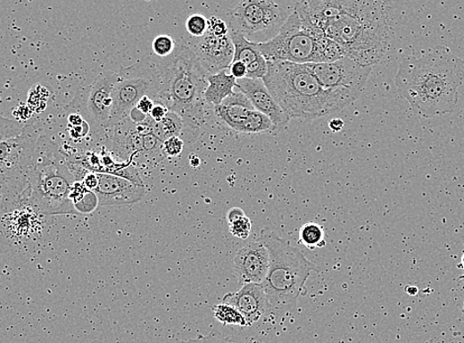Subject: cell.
Returning a JSON list of instances; mask_svg holds the SVG:
<instances>
[{
    "instance_id": "cell-1",
    "label": "cell",
    "mask_w": 464,
    "mask_h": 343,
    "mask_svg": "<svg viewBox=\"0 0 464 343\" xmlns=\"http://www.w3.org/2000/svg\"><path fill=\"white\" fill-rule=\"evenodd\" d=\"M386 5L369 0H302L294 12L306 26L337 43L345 57L373 67L384 58L391 38Z\"/></svg>"
},
{
    "instance_id": "cell-2",
    "label": "cell",
    "mask_w": 464,
    "mask_h": 343,
    "mask_svg": "<svg viewBox=\"0 0 464 343\" xmlns=\"http://www.w3.org/2000/svg\"><path fill=\"white\" fill-rule=\"evenodd\" d=\"M464 80V61L438 46L399 64L395 86L416 113L433 117L452 113Z\"/></svg>"
},
{
    "instance_id": "cell-3",
    "label": "cell",
    "mask_w": 464,
    "mask_h": 343,
    "mask_svg": "<svg viewBox=\"0 0 464 343\" xmlns=\"http://www.w3.org/2000/svg\"><path fill=\"white\" fill-rule=\"evenodd\" d=\"M263 81L290 119L314 120L337 113L359 98L348 89L324 88L306 64L268 62Z\"/></svg>"
},
{
    "instance_id": "cell-4",
    "label": "cell",
    "mask_w": 464,
    "mask_h": 343,
    "mask_svg": "<svg viewBox=\"0 0 464 343\" xmlns=\"http://www.w3.org/2000/svg\"><path fill=\"white\" fill-rule=\"evenodd\" d=\"M161 88L155 104H161L183 119L180 138L185 145L197 141L205 113L203 94L209 73L203 69L187 45L178 44L170 57L160 63Z\"/></svg>"
},
{
    "instance_id": "cell-5",
    "label": "cell",
    "mask_w": 464,
    "mask_h": 343,
    "mask_svg": "<svg viewBox=\"0 0 464 343\" xmlns=\"http://www.w3.org/2000/svg\"><path fill=\"white\" fill-rule=\"evenodd\" d=\"M74 182L77 180L70 169V155L49 138L40 136L24 196L26 205L39 215L78 214L70 200Z\"/></svg>"
},
{
    "instance_id": "cell-6",
    "label": "cell",
    "mask_w": 464,
    "mask_h": 343,
    "mask_svg": "<svg viewBox=\"0 0 464 343\" xmlns=\"http://www.w3.org/2000/svg\"><path fill=\"white\" fill-rule=\"evenodd\" d=\"M270 255V265L264 283L270 311L283 312L295 307L305 292V283L314 271V264L302 250L274 231L262 230L257 238Z\"/></svg>"
},
{
    "instance_id": "cell-7",
    "label": "cell",
    "mask_w": 464,
    "mask_h": 343,
    "mask_svg": "<svg viewBox=\"0 0 464 343\" xmlns=\"http://www.w3.org/2000/svg\"><path fill=\"white\" fill-rule=\"evenodd\" d=\"M256 45L267 62L325 63L345 57L337 43L322 31L304 25L294 11L274 38Z\"/></svg>"
},
{
    "instance_id": "cell-8",
    "label": "cell",
    "mask_w": 464,
    "mask_h": 343,
    "mask_svg": "<svg viewBox=\"0 0 464 343\" xmlns=\"http://www.w3.org/2000/svg\"><path fill=\"white\" fill-rule=\"evenodd\" d=\"M295 3L244 0L228 16L229 30L243 34L253 43L256 38L262 39V43L271 40L289 20Z\"/></svg>"
},
{
    "instance_id": "cell-9",
    "label": "cell",
    "mask_w": 464,
    "mask_h": 343,
    "mask_svg": "<svg viewBox=\"0 0 464 343\" xmlns=\"http://www.w3.org/2000/svg\"><path fill=\"white\" fill-rule=\"evenodd\" d=\"M118 81L113 91V108L108 129L128 118L137 102L145 96L156 100L161 88L159 63L148 57L131 67L118 71Z\"/></svg>"
},
{
    "instance_id": "cell-10",
    "label": "cell",
    "mask_w": 464,
    "mask_h": 343,
    "mask_svg": "<svg viewBox=\"0 0 464 343\" xmlns=\"http://www.w3.org/2000/svg\"><path fill=\"white\" fill-rule=\"evenodd\" d=\"M215 114L222 124L244 134H261L275 131L270 119L258 113L252 102L239 90L228 96L219 106Z\"/></svg>"
},
{
    "instance_id": "cell-11",
    "label": "cell",
    "mask_w": 464,
    "mask_h": 343,
    "mask_svg": "<svg viewBox=\"0 0 464 343\" xmlns=\"http://www.w3.org/2000/svg\"><path fill=\"white\" fill-rule=\"evenodd\" d=\"M324 88L348 89L361 94L373 67L348 57L325 63H305Z\"/></svg>"
},
{
    "instance_id": "cell-12",
    "label": "cell",
    "mask_w": 464,
    "mask_h": 343,
    "mask_svg": "<svg viewBox=\"0 0 464 343\" xmlns=\"http://www.w3.org/2000/svg\"><path fill=\"white\" fill-rule=\"evenodd\" d=\"M270 265V255L259 240L241 247L236 255L235 274L239 284H263Z\"/></svg>"
},
{
    "instance_id": "cell-13",
    "label": "cell",
    "mask_w": 464,
    "mask_h": 343,
    "mask_svg": "<svg viewBox=\"0 0 464 343\" xmlns=\"http://www.w3.org/2000/svg\"><path fill=\"white\" fill-rule=\"evenodd\" d=\"M118 71H107L87 88V110L93 122L107 129L113 108V91L118 81Z\"/></svg>"
},
{
    "instance_id": "cell-14",
    "label": "cell",
    "mask_w": 464,
    "mask_h": 343,
    "mask_svg": "<svg viewBox=\"0 0 464 343\" xmlns=\"http://www.w3.org/2000/svg\"><path fill=\"white\" fill-rule=\"evenodd\" d=\"M98 188L95 190L100 206L129 205L146 196L145 185H139L120 176L97 173Z\"/></svg>"
},
{
    "instance_id": "cell-15",
    "label": "cell",
    "mask_w": 464,
    "mask_h": 343,
    "mask_svg": "<svg viewBox=\"0 0 464 343\" xmlns=\"http://www.w3.org/2000/svg\"><path fill=\"white\" fill-rule=\"evenodd\" d=\"M191 49L209 74L228 70L235 58V46L229 35L219 38L207 33Z\"/></svg>"
},
{
    "instance_id": "cell-16",
    "label": "cell",
    "mask_w": 464,
    "mask_h": 343,
    "mask_svg": "<svg viewBox=\"0 0 464 343\" xmlns=\"http://www.w3.org/2000/svg\"><path fill=\"white\" fill-rule=\"evenodd\" d=\"M237 90L252 102L253 106L258 113H262L272 122L275 131H280L290 123V117L270 94L263 79H253L245 78L236 80Z\"/></svg>"
},
{
    "instance_id": "cell-17",
    "label": "cell",
    "mask_w": 464,
    "mask_h": 343,
    "mask_svg": "<svg viewBox=\"0 0 464 343\" xmlns=\"http://www.w3.org/2000/svg\"><path fill=\"white\" fill-rule=\"evenodd\" d=\"M222 303L234 305L247 322V326L252 327L265 314L270 311V305L262 284H246L241 287L237 292H230L222 298Z\"/></svg>"
},
{
    "instance_id": "cell-18",
    "label": "cell",
    "mask_w": 464,
    "mask_h": 343,
    "mask_svg": "<svg viewBox=\"0 0 464 343\" xmlns=\"http://www.w3.org/2000/svg\"><path fill=\"white\" fill-rule=\"evenodd\" d=\"M228 35L235 46L234 61L245 64L247 68L246 78L263 79L268 72V62L258 50L256 43L250 42L239 32L229 30Z\"/></svg>"
},
{
    "instance_id": "cell-19",
    "label": "cell",
    "mask_w": 464,
    "mask_h": 343,
    "mask_svg": "<svg viewBox=\"0 0 464 343\" xmlns=\"http://www.w3.org/2000/svg\"><path fill=\"white\" fill-rule=\"evenodd\" d=\"M228 71L225 70L216 74H209V85L205 94H203V100H205L206 105L213 107L219 106L225 99L235 94L236 79Z\"/></svg>"
},
{
    "instance_id": "cell-20",
    "label": "cell",
    "mask_w": 464,
    "mask_h": 343,
    "mask_svg": "<svg viewBox=\"0 0 464 343\" xmlns=\"http://www.w3.org/2000/svg\"><path fill=\"white\" fill-rule=\"evenodd\" d=\"M183 119L174 113L170 111L169 113L164 117L162 121L155 123L153 133L162 142L169 140L172 137L181 136L183 130Z\"/></svg>"
},
{
    "instance_id": "cell-21",
    "label": "cell",
    "mask_w": 464,
    "mask_h": 343,
    "mask_svg": "<svg viewBox=\"0 0 464 343\" xmlns=\"http://www.w3.org/2000/svg\"><path fill=\"white\" fill-rule=\"evenodd\" d=\"M213 317L216 318L220 322L224 323L225 326H234L245 328L247 322L237 309L234 305L221 303L212 307Z\"/></svg>"
},
{
    "instance_id": "cell-22",
    "label": "cell",
    "mask_w": 464,
    "mask_h": 343,
    "mask_svg": "<svg viewBox=\"0 0 464 343\" xmlns=\"http://www.w3.org/2000/svg\"><path fill=\"white\" fill-rule=\"evenodd\" d=\"M300 243L310 249L323 247L327 245L323 228L313 222L304 224L300 230Z\"/></svg>"
},
{
    "instance_id": "cell-23",
    "label": "cell",
    "mask_w": 464,
    "mask_h": 343,
    "mask_svg": "<svg viewBox=\"0 0 464 343\" xmlns=\"http://www.w3.org/2000/svg\"><path fill=\"white\" fill-rule=\"evenodd\" d=\"M186 30L195 38H202L208 33L209 20L201 13L191 14L185 23Z\"/></svg>"
},
{
    "instance_id": "cell-24",
    "label": "cell",
    "mask_w": 464,
    "mask_h": 343,
    "mask_svg": "<svg viewBox=\"0 0 464 343\" xmlns=\"http://www.w3.org/2000/svg\"><path fill=\"white\" fill-rule=\"evenodd\" d=\"M176 46L178 44H176L172 37L167 34L155 37L152 44L153 53L162 59L170 57L176 49Z\"/></svg>"
},
{
    "instance_id": "cell-25",
    "label": "cell",
    "mask_w": 464,
    "mask_h": 343,
    "mask_svg": "<svg viewBox=\"0 0 464 343\" xmlns=\"http://www.w3.org/2000/svg\"><path fill=\"white\" fill-rule=\"evenodd\" d=\"M99 206V200L95 191L87 190L77 203L73 204L78 214H92Z\"/></svg>"
},
{
    "instance_id": "cell-26",
    "label": "cell",
    "mask_w": 464,
    "mask_h": 343,
    "mask_svg": "<svg viewBox=\"0 0 464 343\" xmlns=\"http://www.w3.org/2000/svg\"><path fill=\"white\" fill-rule=\"evenodd\" d=\"M229 233L240 239H247L253 233V222L246 215L228 224Z\"/></svg>"
},
{
    "instance_id": "cell-27",
    "label": "cell",
    "mask_w": 464,
    "mask_h": 343,
    "mask_svg": "<svg viewBox=\"0 0 464 343\" xmlns=\"http://www.w3.org/2000/svg\"><path fill=\"white\" fill-rule=\"evenodd\" d=\"M185 143L179 137L170 138L169 140L163 142L162 151L166 156L175 157L182 154L184 150Z\"/></svg>"
},
{
    "instance_id": "cell-28",
    "label": "cell",
    "mask_w": 464,
    "mask_h": 343,
    "mask_svg": "<svg viewBox=\"0 0 464 343\" xmlns=\"http://www.w3.org/2000/svg\"><path fill=\"white\" fill-rule=\"evenodd\" d=\"M208 33L219 37V38L226 37L229 34L228 24L216 16H211L209 20Z\"/></svg>"
},
{
    "instance_id": "cell-29",
    "label": "cell",
    "mask_w": 464,
    "mask_h": 343,
    "mask_svg": "<svg viewBox=\"0 0 464 343\" xmlns=\"http://www.w3.org/2000/svg\"><path fill=\"white\" fill-rule=\"evenodd\" d=\"M181 343H240L232 338L220 335L219 332H211L205 337H200L196 339L182 341Z\"/></svg>"
},
{
    "instance_id": "cell-30",
    "label": "cell",
    "mask_w": 464,
    "mask_h": 343,
    "mask_svg": "<svg viewBox=\"0 0 464 343\" xmlns=\"http://www.w3.org/2000/svg\"><path fill=\"white\" fill-rule=\"evenodd\" d=\"M229 73L236 80L244 79L247 76V68L244 63L234 61L228 68Z\"/></svg>"
},
{
    "instance_id": "cell-31",
    "label": "cell",
    "mask_w": 464,
    "mask_h": 343,
    "mask_svg": "<svg viewBox=\"0 0 464 343\" xmlns=\"http://www.w3.org/2000/svg\"><path fill=\"white\" fill-rule=\"evenodd\" d=\"M155 105L153 99L150 96H145L137 102L136 108L145 116H150L152 110Z\"/></svg>"
},
{
    "instance_id": "cell-32",
    "label": "cell",
    "mask_w": 464,
    "mask_h": 343,
    "mask_svg": "<svg viewBox=\"0 0 464 343\" xmlns=\"http://www.w3.org/2000/svg\"><path fill=\"white\" fill-rule=\"evenodd\" d=\"M169 113H170V110L167 109L164 105H162L161 104H155L152 110L150 116L153 120L154 122L160 123L161 121H162L164 117Z\"/></svg>"
},
{
    "instance_id": "cell-33",
    "label": "cell",
    "mask_w": 464,
    "mask_h": 343,
    "mask_svg": "<svg viewBox=\"0 0 464 343\" xmlns=\"http://www.w3.org/2000/svg\"><path fill=\"white\" fill-rule=\"evenodd\" d=\"M89 132V125L86 121L81 126L71 127L70 129V137L73 140H79V138L86 137Z\"/></svg>"
},
{
    "instance_id": "cell-34",
    "label": "cell",
    "mask_w": 464,
    "mask_h": 343,
    "mask_svg": "<svg viewBox=\"0 0 464 343\" xmlns=\"http://www.w3.org/2000/svg\"><path fill=\"white\" fill-rule=\"evenodd\" d=\"M82 183L85 184V187L88 190L95 192V190L98 188V183H99L97 173L96 172H88L86 175V178L83 179Z\"/></svg>"
},
{
    "instance_id": "cell-35",
    "label": "cell",
    "mask_w": 464,
    "mask_h": 343,
    "mask_svg": "<svg viewBox=\"0 0 464 343\" xmlns=\"http://www.w3.org/2000/svg\"><path fill=\"white\" fill-rule=\"evenodd\" d=\"M31 114L32 109L30 106L27 105H21L18 107L13 113V115L17 118L18 122H20L21 120L29 119L31 117Z\"/></svg>"
},
{
    "instance_id": "cell-36",
    "label": "cell",
    "mask_w": 464,
    "mask_h": 343,
    "mask_svg": "<svg viewBox=\"0 0 464 343\" xmlns=\"http://www.w3.org/2000/svg\"><path fill=\"white\" fill-rule=\"evenodd\" d=\"M245 215L246 214L243 209H240L239 207H234L228 212L227 220L229 224V222H234Z\"/></svg>"
},
{
    "instance_id": "cell-37",
    "label": "cell",
    "mask_w": 464,
    "mask_h": 343,
    "mask_svg": "<svg viewBox=\"0 0 464 343\" xmlns=\"http://www.w3.org/2000/svg\"><path fill=\"white\" fill-rule=\"evenodd\" d=\"M329 128L331 129V131L334 133H338L341 131L343 127H344L345 123L340 118L332 119L329 122Z\"/></svg>"
},
{
    "instance_id": "cell-38",
    "label": "cell",
    "mask_w": 464,
    "mask_h": 343,
    "mask_svg": "<svg viewBox=\"0 0 464 343\" xmlns=\"http://www.w3.org/2000/svg\"><path fill=\"white\" fill-rule=\"evenodd\" d=\"M86 122V120L82 118V116L79 113H71L69 116V123L71 127L81 126Z\"/></svg>"
},
{
    "instance_id": "cell-39",
    "label": "cell",
    "mask_w": 464,
    "mask_h": 343,
    "mask_svg": "<svg viewBox=\"0 0 464 343\" xmlns=\"http://www.w3.org/2000/svg\"><path fill=\"white\" fill-rule=\"evenodd\" d=\"M7 187V180L5 175L0 172V197H3Z\"/></svg>"
},
{
    "instance_id": "cell-40",
    "label": "cell",
    "mask_w": 464,
    "mask_h": 343,
    "mask_svg": "<svg viewBox=\"0 0 464 343\" xmlns=\"http://www.w3.org/2000/svg\"><path fill=\"white\" fill-rule=\"evenodd\" d=\"M190 163L193 166V168H197V166L200 164L199 157L195 155V159H190Z\"/></svg>"
},
{
    "instance_id": "cell-41",
    "label": "cell",
    "mask_w": 464,
    "mask_h": 343,
    "mask_svg": "<svg viewBox=\"0 0 464 343\" xmlns=\"http://www.w3.org/2000/svg\"><path fill=\"white\" fill-rule=\"evenodd\" d=\"M461 267H462V270L464 272V253H463V255L461 256ZM462 277L464 278V275Z\"/></svg>"
},
{
    "instance_id": "cell-42",
    "label": "cell",
    "mask_w": 464,
    "mask_h": 343,
    "mask_svg": "<svg viewBox=\"0 0 464 343\" xmlns=\"http://www.w3.org/2000/svg\"><path fill=\"white\" fill-rule=\"evenodd\" d=\"M463 314H464V304H463Z\"/></svg>"
},
{
    "instance_id": "cell-43",
    "label": "cell",
    "mask_w": 464,
    "mask_h": 343,
    "mask_svg": "<svg viewBox=\"0 0 464 343\" xmlns=\"http://www.w3.org/2000/svg\"><path fill=\"white\" fill-rule=\"evenodd\" d=\"M0 172H2V169H0Z\"/></svg>"
}]
</instances>
